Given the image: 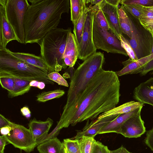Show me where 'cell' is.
<instances>
[{
	"label": "cell",
	"mask_w": 153,
	"mask_h": 153,
	"mask_svg": "<svg viewBox=\"0 0 153 153\" xmlns=\"http://www.w3.org/2000/svg\"><path fill=\"white\" fill-rule=\"evenodd\" d=\"M120 83L116 72L102 69L90 80L72 105L63 110L56 126L60 129L86 120H95L116 107Z\"/></svg>",
	"instance_id": "obj_1"
},
{
	"label": "cell",
	"mask_w": 153,
	"mask_h": 153,
	"mask_svg": "<svg viewBox=\"0 0 153 153\" xmlns=\"http://www.w3.org/2000/svg\"><path fill=\"white\" fill-rule=\"evenodd\" d=\"M31 4L24 21V44L37 43L48 33L57 28L63 13H68L69 0H29Z\"/></svg>",
	"instance_id": "obj_2"
},
{
	"label": "cell",
	"mask_w": 153,
	"mask_h": 153,
	"mask_svg": "<svg viewBox=\"0 0 153 153\" xmlns=\"http://www.w3.org/2000/svg\"><path fill=\"white\" fill-rule=\"evenodd\" d=\"M104 54L96 52L85 59L72 76L63 110L69 108L79 97L87 84L100 70L104 63Z\"/></svg>",
	"instance_id": "obj_3"
},
{
	"label": "cell",
	"mask_w": 153,
	"mask_h": 153,
	"mask_svg": "<svg viewBox=\"0 0 153 153\" xmlns=\"http://www.w3.org/2000/svg\"><path fill=\"white\" fill-rule=\"evenodd\" d=\"M71 32V27L57 28L47 34L39 45L41 56L53 71L58 72L67 67L62 57L68 37Z\"/></svg>",
	"instance_id": "obj_4"
},
{
	"label": "cell",
	"mask_w": 153,
	"mask_h": 153,
	"mask_svg": "<svg viewBox=\"0 0 153 153\" xmlns=\"http://www.w3.org/2000/svg\"><path fill=\"white\" fill-rule=\"evenodd\" d=\"M0 73L30 81L35 80L54 84L48 77L49 73L16 57L7 48L0 49Z\"/></svg>",
	"instance_id": "obj_5"
},
{
	"label": "cell",
	"mask_w": 153,
	"mask_h": 153,
	"mask_svg": "<svg viewBox=\"0 0 153 153\" xmlns=\"http://www.w3.org/2000/svg\"><path fill=\"white\" fill-rule=\"evenodd\" d=\"M125 10L132 29L131 37L128 41L138 59L150 55L153 42L152 34L141 25L138 19Z\"/></svg>",
	"instance_id": "obj_6"
},
{
	"label": "cell",
	"mask_w": 153,
	"mask_h": 153,
	"mask_svg": "<svg viewBox=\"0 0 153 153\" xmlns=\"http://www.w3.org/2000/svg\"><path fill=\"white\" fill-rule=\"evenodd\" d=\"M27 0H4L6 18L13 28L18 42L24 44L25 35L24 21L30 5Z\"/></svg>",
	"instance_id": "obj_7"
},
{
	"label": "cell",
	"mask_w": 153,
	"mask_h": 153,
	"mask_svg": "<svg viewBox=\"0 0 153 153\" xmlns=\"http://www.w3.org/2000/svg\"><path fill=\"white\" fill-rule=\"evenodd\" d=\"M93 39L97 49L128 56L122 47L120 39L111 32L100 27L94 19L93 24Z\"/></svg>",
	"instance_id": "obj_8"
},
{
	"label": "cell",
	"mask_w": 153,
	"mask_h": 153,
	"mask_svg": "<svg viewBox=\"0 0 153 153\" xmlns=\"http://www.w3.org/2000/svg\"><path fill=\"white\" fill-rule=\"evenodd\" d=\"M10 126L12 127L11 131L8 134L4 136L7 142L27 153L33 151L37 145L30 130L12 122Z\"/></svg>",
	"instance_id": "obj_9"
},
{
	"label": "cell",
	"mask_w": 153,
	"mask_h": 153,
	"mask_svg": "<svg viewBox=\"0 0 153 153\" xmlns=\"http://www.w3.org/2000/svg\"><path fill=\"white\" fill-rule=\"evenodd\" d=\"M95 12V6L87 7V12L81 40L78 46V58L84 60L96 52L93 39V24Z\"/></svg>",
	"instance_id": "obj_10"
},
{
	"label": "cell",
	"mask_w": 153,
	"mask_h": 153,
	"mask_svg": "<svg viewBox=\"0 0 153 153\" xmlns=\"http://www.w3.org/2000/svg\"><path fill=\"white\" fill-rule=\"evenodd\" d=\"M141 110L127 120L121 126L117 133L126 137L138 138L146 131L144 121L140 113Z\"/></svg>",
	"instance_id": "obj_11"
},
{
	"label": "cell",
	"mask_w": 153,
	"mask_h": 153,
	"mask_svg": "<svg viewBox=\"0 0 153 153\" xmlns=\"http://www.w3.org/2000/svg\"><path fill=\"white\" fill-rule=\"evenodd\" d=\"M18 41L15 33L6 17L4 0H0V49L6 48L10 42Z\"/></svg>",
	"instance_id": "obj_12"
},
{
	"label": "cell",
	"mask_w": 153,
	"mask_h": 153,
	"mask_svg": "<svg viewBox=\"0 0 153 153\" xmlns=\"http://www.w3.org/2000/svg\"><path fill=\"white\" fill-rule=\"evenodd\" d=\"M99 6L105 16L110 30L119 39L120 35L123 34L119 22L118 7L108 4L105 0H102Z\"/></svg>",
	"instance_id": "obj_13"
},
{
	"label": "cell",
	"mask_w": 153,
	"mask_h": 153,
	"mask_svg": "<svg viewBox=\"0 0 153 153\" xmlns=\"http://www.w3.org/2000/svg\"><path fill=\"white\" fill-rule=\"evenodd\" d=\"M53 122V120L49 117L45 121L37 120L35 118L30 121L28 125L29 129L37 145L48 135Z\"/></svg>",
	"instance_id": "obj_14"
},
{
	"label": "cell",
	"mask_w": 153,
	"mask_h": 153,
	"mask_svg": "<svg viewBox=\"0 0 153 153\" xmlns=\"http://www.w3.org/2000/svg\"><path fill=\"white\" fill-rule=\"evenodd\" d=\"M153 59V54L133 61L130 58L123 62V68L116 72L118 76L128 74H141L147 64Z\"/></svg>",
	"instance_id": "obj_15"
},
{
	"label": "cell",
	"mask_w": 153,
	"mask_h": 153,
	"mask_svg": "<svg viewBox=\"0 0 153 153\" xmlns=\"http://www.w3.org/2000/svg\"><path fill=\"white\" fill-rule=\"evenodd\" d=\"M133 97L138 102L153 107V77L140 83L134 88Z\"/></svg>",
	"instance_id": "obj_16"
},
{
	"label": "cell",
	"mask_w": 153,
	"mask_h": 153,
	"mask_svg": "<svg viewBox=\"0 0 153 153\" xmlns=\"http://www.w3.org/2000/svg\"><path fill=\"white\" fill-rule=\"evenodd\" d=\"M117 116L108 117L100 120L97 119L92 121L90 123L88 121L82 131H78L76 135L71 139H79L83 137H94L103 127L111 122Z\"/></svg>",
	"instance_id": "obj_17"
},
{
	"label": "cell",
	"mask_w": 153,
	"mask_h": 153,
	"mask_svg": "<svg viewBox=\"0 0 153 153\" xmlns=\"http://www.w3.org/2000/svg\"><path fill=\"white\" fill-rule=\"evenodd\" d=\"M77 44L74 34L71 32L68 36L62 59L65 65L73 67L78 58Z\"/></svg>",
	"instance_id": "obj_18"
},
{
	"label": "cell",
	"mask_w": 153,
	"mask_h": 153,
	"mask_svg": "<svg viewBox=\"0 0 153 153\" xmlns=\"http://www.w3.org/2000/svg\"><path fill=\"white\" fill-rule=\"evenodd\" d=\"M143 106L130 112L117 115L111 122L103 127L97 134L115 132L117 133L121 126L128 119L142 110Z\"/></svg>",
	"instance_id": "obj_19"
},
{
	"label": "cell",
	"mask_w": 153,
	"mask_h": 153,
	"mask_svg": "<svg viewBox=\"0 0 153 153\" xmlns=\"http://www.w3.org/2000/svg\"><path fill=\"white\" fill-rule=\"evenodd\" d=\"M143 105L137 101H132L128 102L102 113L98 117L97 119L100 120L108 117L130 112Z\"/></svg>",
	"instance_id": "obj_20"
},
{
	"label": "cell",
	"mask_w": 153,
	"mask_h": 153,
	"mask_svg": "<svg viewBox=\"0 0 153 153\" xmlns=\"http://www.w3.org/2000/svg\"><path fill=\"white\" fill-rule=\"evenodd\" d=\"M10 52L16 57L29 64L42 69L49 73L53 72L41 56L29 53L14 52L11 51Z\"/></svg>",
	"instance_id": "obj_21"
},
{
	"label": "cell",
	"mask_w": 153,
	"mask_h": 153,
	"mask_svg": "<svg viewBox=\"0 0 153 153\" xmlns=\"http://www.w3.org/2000/svg\"><path fill=\"white\" fill-rule=\"evenodd\" d=\"M39 153H65L63 142L55 137L45 140L37 146Z\"/></svg>",
	"instance_id": "obj_22"
},
{
	"label": "cell",
	"mask_w": 153,
	"mask_h": 153,
	"mask_svg": "<svg viewBox=\"0 0 153 153\" xmlns=\"http://www.w3.org/2000/svg\"><path fill=\"white\" fill-rule=\"evenodd\" d=\"M0 75H8L13 77L14 79L15 87L13 91L11 94L8 95V97L12 98L19 96L23 95L28 92L31 88L29 83L31 81L18 78L14 76L0 73Z\"/></svg>",
	"instance_id": "obj_23"
},
{
	"label": "cell",
	"mask_w": 153,
	"mask_h": 153,
	"mask_svg": "<svg viewBox=\"0 0 153 153\" xmlns=\"http://www.w3.org/2000/svg\"><path fill=\"white\" fill-rule=\"evenodd\" d=\"M139 20L141 25L152 34L153 37V6L144 7Z\"/></svg>",
	"instance_id": "obj_24"
},
{
	"label": "cell",
	"mask_w": 153,
	"mask_h": 153,
	"mask_svg": "<svg viewBox=\"0 0 153 153\" xmlns=\"http://www.w3.org/2000/svg\"><path fill=\"white\" fill-rule=\"evenodd\" d=\"M70 4L71 20L75 25L81 16L86 4L85 0H70Z\"/></svg>",
	"instance_id": "obj_25"
},
{
	"label": "cell",
	"mask_w": 153,
	"mask_h": 153,
	"mask_svg": "<svg viewBox=\"0 0 153 153\" xmlns=\"http://www.w3.org/2000/svg\"><path fill=\"white\" fill-rule=\"evenodd\" d=\"M118 14L119 24L122 33L130 39L132 33L131 25L129 18L122 5L118 8Z\"/></svg>",
	"instance_id": "obj_26"
},
{
	"label": "cell",
	"mask_w": 153,
	"mask_h": 153,
	"mask_svg": "<svg viewBox=\"0 0 153 153\" xmlns=\"http://www.w3.org/2000/svg\"><path fill=\"white\" fill-rule=\"evenodd\" d=\"M86 12L87 7L85 5L84 7L81 16L76 23L74 25L73 32L78 47L81 40L85 20Z\"/></svg>",
	"instance_id": "obj_27"
},
{
	"label": "cell",
	"mask_w": 153,
	"mask_h": 153,
	"mask_svg": "<svg viewBox=\"0 0 153 153\" xmlns=\"http://www.w3.org/2000/svg\"><path fill=\"white\" fill-rule=\"evenodd\" d=\"M65 94L64 90L60 89L43 91L36 95V100L40 102H45L53 99L59 98Z\"/></svg>",
	"instance_id": "obj_28"
},
{
	"label": "cell",
	"mask_w": 153,
	"mask_h": 153,
	"mask_svg": "<svg viewBox=\"0 0 153 153\" xmlns=\"http://www.w3.org/2000/svg\"><path fill=\"white\" fill-rule=\"evenodd\" d=\"M79 139H65L63 140L65 153H82L78 142Z\"/></svg>",
	"instance_id": "obj_29"
},
{
	"label": "cell",
	"mask_w": 153,
	"mask_h": 153,
	"mask_svg": "<svg viewBox=\"0 0 153 153\" xmlns=\"http://www.w3.org/2000/svg\"><path fill=\"white\" fill-rule=\"evenodd\" d=\"M0 83L2 87L7 91L8 95L13 92L15 80L13 77L8 75H0Z\"/></svg>",
	"instance_id": "obj_30"
},
{
	"label": "cell",
	"mask_w": 153,
	"mask_h": 153,
	"mask_svg": "<svg viewBox=\"0 0 153 153\" xmlns=\"http://www.w3.org/2000/svg\"><path fill=\"white\" fill-rule=\"evenodd\" d=\"M95 141L94 137H83L79 139V143L82 153H91Z\"/></svg>",
	"instance_id": "obj_31"
},
{
	"label": "cell",
	"mask_w": 153,
	"mask_h": 153,
	"mask_svg": "<svg viewBox=\"0 0 153 153\" xmlns=\"http://www.w3.org/2000/svg\"><path fill=\"white\" fill-rule=\"evenodd\" d=\"M94 5L95 10L94 19L100 27L109 31L110 29L102 11L100 8L99 5Z\"/></svg>",
	"instance_id": "obj_32"
},
{
	"label": "cell",
	"mask_w": 153,
	"mask_h": 153,
	"mask_svg": "<svg viewBox=\"0 0 153 153\" xmlns=\"http://www.w3.org/2000/svg\"><path fill=\"white\" fill-rule=\"evenodd\" d=\"M122 47L125 50L130 58L133 61L137 60L138 58L129 41L122 35L119 36Z\"/></svg>",
	"instance_id": "obj_33"
},
{
	"label": "cell",
	"mask_w": 153,
	"mask_h": 153,
	"mask_svg": "<svg viewBox=\"0 0 153 153\" xmlns=\"http://www.w3.org/2000/svg\"><path fill=\"white\" fill-rule=\"evenodd\" d=\"M122 5L126 11L138 19L142 13L144 7L142 5L136 4Z\"/></svg>",
	"instance_id": "obj_34"
},
{
	"label": "cell",
	"mask_w": 153,
	"mask_h": 153,
	"mask_svg": "<svg viewBox=\"0 0 153 153\" xmlns=\"http://www.w3.org/2000/svg\"><path fill=\"white\" fill-rule=\"evenodd\" d=\"M48 76L50 80L55 82L59 85L67 87L69 86L66 80L57 72L53 71L50 72L48 74Z\"/></svg>",
	"instance_id": "obj_35"
},
{
	"label": "cell",
	"mask_w": 153,
	"mask_h": 153,
	"mask_svg": "<svg viewBox=\"0 0 153 153\" xmlns=\"http://www.w3.org/2000/svg\"><path fill=\"white\" fill-rule=\"evenodd\" d=\"M120 4L122 5L136 4L145 7L153 6V0H121Z\"/></svg>",
	"instance_id": "obj_36"
},
{
	"label": "cell",
	"mask_w": 153,
	"mask_h": 153,
	"mask_svg": "<svg viewBox=\"0 0 153 153\" xmlns=\"http://www.w3.org/2000/svg\"><path fill=\"white\" fill-rule=\"evenodd\" d=\"M108 147L103 145L101 142L95 141L91 153H109Z\"/></svg>",
	"instance_id": "obj_37"
},
{
	"label": "cell",
	"mask_w": 153,
	"mask_h": 153,
	"mask_svg": "<svg viewBox=\"0 0 153 153\" xmlns=\"http://www.w3.org/2000/svg\"><path fill=\"white\" fill-rule=\"evenodd\" d=\"M144 142L150 149L153 151V127L146 132Z\"/></svg>",
	"instance_id": "obj_38"
},
{
	"label": "cell",
	"mask_w": 153,
	"mask_h": 153,
	"mask_svg": "<svg viewBox=\"0 0 153 153\" xmlns=\"http://www.w3.org/2000/svg\"><path fill=\"white\" fill-rule=\"evenodd\" d=\"M11 122L6 118L3 115L0 114V128L7 126H10Z\"/></svg>",
	"instance_id": "obj_39"
},
{
	"label": "cell",
	"mask_w": 153,
	"mask_h": 153,
	"mask_svg": "<svg viewBox=\"0 0 153 153\" xmlns=\"http://www.w3.org/2000/svg\"><path fill=\"white\" fill-rule=\"evenodd\" d=\"M12 129V127L7 126L0 128V133L2 136H5L8 134Z\"/></svg>",
	"instance_id": "obj_40"
},
{
	"label": "cell",
	"mask_w": 153,
	"mask_h": 153,
	"mask_svg": "<svg viewBox=\"0 0 153 153\" xmlns=\"http://www.w3.org/2000/svg\"><path fill=\"white\" fill-rule=\"evenodd\" d=\"M22 115L27 119L31 117V112L28 107L25 106L22 108L20 110Z\"/></svg>",
	"instance_id": "obj_41"
},
{
	"label": "cell",
	"mask_w": 153,
	"mask_h": 153,
	"mask_svg": "<svg viewBox=\"0 0 153 153\" xmlns=\"http://www.w3.org/2000/svg\"><path fill=\"white\" fill-rule=\"evenodd\" d=\"M7 141L3 136H0V153H4V151Z\"/></svg>",
	"instance_id": "obj_42"
},
{
	"label": "cell",
	"mask_w": 153,
	"mask_h": 153,
	"mask_svg": "<svg viewBox=\"0 0 153 153\" xmlns=\"http://www.w3.org/2000/svg\"><path fill=\"white\" fill-rule=\"evenodd\" d=\"M109 153H132L128 151L125 147L122 146L117 149L109 150Z\"/></svg>",
	"instance_id": "obj_43"
},
{
	"label": "cell",
	"mask_w": 153,
	"mask_h": 153,
	"mask_svg": "<svg viewBox=\"0 0 153 153\" xmlns=\"http://www.w3.org/2000/svg\"><path fill=\"white\" fill-rule=\"evenodd\" d=\"M108 4L115 7H118L121 0H105Z\"/></svg>",
	"instance_id": "obj_44"
},
{
	"label": "cell",
	"mask_w": 153,
	"mask_h": 153,
	"mask_svg": "<svg viewBox=\"0 0 153 153\" xmlns=\"http://www.w3.org/2000/svg\"><path fill=\"white\" fill-rule=\"evenodd\" d=\"M85 4L90 3L92 5H98L100 4L102 0H85Z\"/></svg>",
	"instance_id": "obj_45"
},
{
	"label": "cell",
	"mask_w": 153,
	"mask_h": 153,
	"mask_svg": "<svg viewBox=\"0 0 153 153\" xmlns=\"http://www.w3.org/2000/svg\"><path fill=\"white\" fill-rule=\"evenodd\" d=\"M39 81L36 80H32L30 81L29 85L31 87H34L37 88Z\"/></svg>",
	"instance_id": "obj_46"
},
{
	"label": "cell",
	"mask_w": 153,
	"mask_h": 153,
	"mask_svg": "<svg viewBox=\"0 0 153 153\" xmlns=\"http://www.w3.org/2000/svg\"><path fill=\"white\" fill-rule=\"evenodd\" d=\"M45 83L42 81H39L38 85L37 86V88L40 89H44L45 86Z\"/></svg>",
	"instance_id": "obj_47"
},
{
	"label": "cell",
	"mask_w": 153,
	"mask_h": 153,
	"mask_svg": "<svg viewBox=\"0 0 153 153\" xmlns=\"http://www.w3.org/2000/svg\"><path fill=\"white\" fill-rule=\"evenodd\" d=\"M153 54V44H152V47L151 51V52L150 54Z\"/></svg>",
	"instance_id": "obj_48"
}]
</instances>
